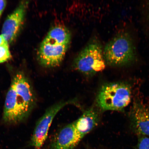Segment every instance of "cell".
<instances>
[{"label":"cell","mask_w":149,"mask_h":149,"mask_svg":"<svg viewBox=\"0 0 149 149\" xmlns=\"http://www.w3.org/2000/svg\"><path fill=\"white\" fill-rule=\"evenodd\" d=\"M82 139L76 130L74 122L59 131L54 143L53 149H73Z\"/></svg>","instance_id":"obj_9"},{"label":"cell","mask_w":149,"mask_h":149,"mask_svg":"<svg viewBox=\"0 0 149 149\" xmlns=\"http://www.w3.org/2000/svg\"><path fill=\"white\" fill-rule=\"evenodd\" d=\"M74 102H61L48 108L37 122L31 139V144L36 149H40L47 138L48 131L54 118L65 106Z\"/></svg>","instance_id":"obj_5"},{"label":"cell","mask_w":149,"mask_h":149,"mask_svg":"<svg viewBox=\"0 0 149 149\" xmlns=\"http://www.w3.org/2000/svg\"><path fill=\"white\" fill-rule=\"evenodd\" d=\"M103 51L99 42H92L84 48L74 60V68L81 73L91 76L105 68Z\"/></svg>","instance_id":"obj_4"},{"label":"cell","mask_w":149,"mask_h":149,"mask_svg":"<svg viewBox=\"0 0 149 149\" xmlns=\"http://www.w3.org/2000/svg\"><path fill=\"white\" fill-rule=\"evenodd\" d=\"M11 83L14 85L17 94L31 112L36 104V98L29 80L23 72H19L14 76Z\"/></svg>","instance_id":"obj_8"},{"label":"cell","mask_w":149,"mask_h":149,"mask_svg":"<svg viewBox=\"0 0 149 149\" xmlns=\"http://www.w3.org/2000/svg\"><path fill=\"white\" fill-rule=\"evenodd\" d=\"M8 44L7 42L0 46V63L5 62L10 58L11 56Z\"/></svg>","instance_id":"obj_12"},{"label":"cell","mask_w":149,"mask_h":149,"mask_svg":"<svg viewBox=\"0 0 149 149\" xmlns=\"http://www.w3.org/2000/svg\"><path fill=\"white\" fill-rule=\"evenodd\" d=\"M136 149H149V138L145 136L139 137Z\"/></svg>","instance_id":"obj_13"},{"label":"cell","mask_w":149,"mask_h":149,"mask_svg":"<svg viewBox=\"0 0 149 149\" xmlns=\"http://www.w3.org/2000/svg\"></svg>","instance_id":"obj_16"},{"label":"cell","mask_w":149,"mask_h":149,"mask_svg":"<svg viewBox=\"0 0 149 149\" xmlns=\"http://www.w3.org/2000/svg\"><path fill=\"white\" fill-rule=\"evenodd\" d=\"M131 98V89L124 83L104 84L96 97L98 107L102 111H121L129 105Z\"/></svg>","instance_id":"obj_3"},{"label":"cell","mask_w":149,"mask_h":149,"mask_svg":"<svg viewBox=\"0 0 149 149\" xmlns=\"http://www.w3.org/2000/svg\"><path fill=\"white\" fill-rule=\"evenodd\" d=\"M131 116L134 127L137 133L149 136V108L143 104L135 103Z\"/></svg>","instance_id":"obj_10"},{"label":"cell","mask_w":149,"mask_h":149,"mask_svg":"<svg viewBox=\"0 0 149 149\" xmlns=\"http://www.w3.org/2000/svg\"><path fill=\"white\" fill-rule=\"evenodd\" d=\"M28 5L27 1H22L14 12L7 17L3 24L1 34L8 44L16 39L21 29Z\"/></svg>","instance_id":"obj_7"},{"label":"cell","mask_w":149,"mask_h":149,"mask_svg":"<svg viewBox=\"0 0 149 149\" xmlns=\"http://www.w3.org/2000/svg\"><path fill=\"white\" fill-rule=\"evenodd\" d=\"M71 38L69 31L64 26L52 28L39 48L38 58L40 64L47 68L59 66L69 47Z\"/></svg>","instance_id":"obj_1"},{"label":"cell","mask_w":149,"mask_h":149,"mask_svg":"<svg viewBox=\"0 0 149 149\" xmlns=\"http://www.w3.org/2000/svg\"><path fill=\"white\" fill-rule=\"evenodd\" d=\"M99 119V113L97 109L91 108L74 122L76 129L83 138L97 125Z\"/></svg>","instance_id":"obj_11"},{"label":"cell","mask_w":149,"mask_h":149,"mask_svg":"<svg viewBox=\"0 0 149 149\" xmlns=\"http://www.w3.org/2000/svg\"><path fill=\"white\" fill-rule=\"evenodd\" d=\"M7 42L3 35L1 34L0 35V46L3 45Z\"/></svg>","instance_id":"obj_15"},{"label":"cell","mask_w":149,"mask_h":149,"mask_svg":"<svg viewBox=\"0 0 149 149\" xmlns=\"http://www.w3.org/2000/svg\"><path fill=\"white\" fill-rule=\"evenodd\" d=\"M7 4L6 1L0 0V18H1L2 14Z\"/></svg>","instance_id":"obj_14"},{"label":"cell","mask_w":149,"mask_h":149,"mask_svg":"<svg viewBox=\"0 0 149 149\" xmlns=\"http://www.w3.org/2000/svg\"><path fill=\"white\" fill-rule=\"evenodd\" d=\"M29 115L20 97L11 83L6 97L3 119L8 124H16L26 118Z\"/></svg>","instance_id":"obj_6"},{"label":"cell","mask_w":149,"mask_h":149,"mask_svg":"<svg viewBox=\"0 0 149 149\" xmlns=\"http://www.w3.org/2000/svg\"><path fill=\"white\" fill-rule=\"evenodd\" d=\"M103 54L106 63L112 66H127L136 58L133 40L126 32L119 33L112 39L105 46Z\"/></svg>","instance_id":"obj_2"}]
</instances>
